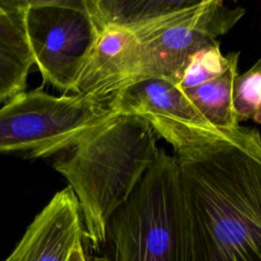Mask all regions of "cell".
<instances>
[{"mask_svg": "<svg viewBox=\"0 0 261 261\" xmlns=\"http://www.w3.org/2000/svg\"><path fill=\"white\" fill-rule=\"evenodd\" d=\"M7 10V3L6 1L0 2V13H4Z\"/></svg>", "mask_w": 261, "mask_h": 261, "instance_id": "cell-15", "label": "cell"}, {"mask_svg": "<svg viewBox=\"0 0 261 261\" xmlns=\"http://www.w3.org/2000/svg\"><path fill=\"white\" fill-rule=\"evenodd\" d=\"M114 261H187V209L177 160L159 156L107 228Z\"/></svg>", "mask_w": 261, "mask_h": 261, "instance_id": "cell-3", "label": "cell"}, {"mask_svg": "<svg viewBox=\"0 0 261 261\" xmlns=\"http://www.w3.org/2000/svg\"><path fill=\"white\" fill-rule=\"evenodd\" d=\"M239 59L240 51L231 52L230 63L224 71L181 91L195 108L214 127L228 136L234 135L241 126L237 119L232 102Z\"/></svg>", "mask_w": 261, "mask_h": 261, "instance_id": "cell-11", "label": "cell"}, {"mask_svg": "<svg viewBox=\"0 0 261 261\" xmlns=\"http://www.w3.org/2000/svg\"><path fill=\"white\" fill-rule=\"evenodd\" d=\"M158 136L144 118L115 113L83 136L53 167L73 190L85 238L95 249L107 241V223L157 160Z\"/></svg>", "mask_w": 261, "mask_h": 261, "instance_id": "cell-2", "label": "cell"}, {"mask_svg": "<svg viewBox=\"0 0 261 261\" xmlns=\"http://www.w3.org/2000/svg\"><path fill=\"white\" fill-rule=\"evenodd\" d=\"M85 238L79 200L70 186L57 192L3 261H66Z\"/></svg>", "mask_w": 261, "mask_h": 261, "instance_id": "cell-9", "label": "cell"}, {"mask_svg": "<svg viewBox=\"0 0 261 261\" xmlns=\"http://www.w3.org/2000/svg\"><path fill=\"white\" fill-rule=\"evenodd\" d=\"M233 109L239 123L252 118L261 105V57L234 80Z\"/></svg>", "mask_w": 261, "mask_h": 261, "instance_id": "cell-12", "label": "cell"}, {"mask_svg": "<svg viewBox=\"0 0 261 261\" xmlns=\"http://www.w3.org/2000/svg\"><path fill=\"white\" fill-rule=\"evenodd\" d=\"M66 261H89L87 258L84 248H83V243L77 244L72 251L69 253Z\"/></svg>", "mask_w": 261, "mask_h": 261, "instance_id": "cell-13", "label": "cell"}, {"mask_svg": "<svg viewBox=\"0 0 261 261\" xmlns=\"http://www.w3.org/2000/svg\"><path fill=\"white\" fill-rule=\"evenodd\" d=\"M35 64L45 83L66 95L95 40L85 0L14 1Z\"/></svg>", "mask_w": 261, "mask_h": 261, "instance_id": "cell-5", "label": "cell"}, {"mask_svg": "<svg viewBox=\"0 0 261 261\" xmlns=\"http://www.w3.org/2000/svg\"><path fill=\"white\" fill-rule=\"evenodd\" d=\"M187 209V261H261V135L174 153Z\"/></svg>", "mask_w": 261, "mask_h": 261, "instance_id": "cell-1", "label": "cell"}, {"mask_svg": "<svg viewBox=\"0 0 261 261\" xmlns=\"http://www.w3.org/2000/svg\"><path fill=\"white\" fill-rule=\"evenodd\" d=\"M109 113L107 105L82 95L23 91L0 108V153L43 158L65 151Z\"/></svg>", "mask_w": 261, "mask_h": 261, "instance_id": "cell-4", "label": "cell"}, {"mask_svg": "<svg viewBox=\"0 0 261 261\" xmlns=\"http://www.w3.org/2000/svg\"><path fill=\"white\" fill-rule=\"evenodd\" d=\"M205 1L188 0L185 5L156 17L96 30L95 40L74 83L72 94L106 105L114 84L126 70L140 45L166 29L191 17Z\"/></svg>", "mask_w": 261, "mask_h": 261, "instance_id": "cell-8", "label": "cell"}, {"mask_svg": "<svg viewBox=\"0 0 261 261\" xmlns=\"http://www.w3.org/2000/svg\"><path fill=\"white\" fill-rule=\"evenodd\" d=\"M107 107L115 113L146 119L157 136L173 148L174 153L233 136L214 127L166 79L149 80L123 89L108 101Z\"/></svg>", "mask_w": 261, "mask_h": 261, "instance_id": "cell-7", "label": "cell"}, {"mask_svg": "<svg viewBox=\"0 0 261 261\" xmlns=\"http://www.w3.org/2000/svg\"><path fill=\"white\" fill-rule=\"evenodd\" d=\"M244 13L242 7L230 8L222 1L206 0L197 13L140 45L126 70L112 87L108 101L133 85L169 77L189 55L227 33Z\"/></svg>", "mask_w": 261, "mask_h": 261, "instance_id": "cell-6", "label": "cell"}, {"mask_svg": "<svg viewBox=\"0 0 261 261\" xmlns=\"http://www.w3.org/2000/svg\"><path fill=\"white\" fill-rule=\"evenodd\" d=\"M0 13V103L27 88L29 71L35 64L14 1H6Z\"/></svg>", "mask_w": 261, "mask_h": 261, "instance_id": "cell-10", "label": "cell"}, {"mask_svg": "<svg viewBox=\"0 0 261 261\" xmlns=\"http://www.w3.org/2000/svg\"><path fill=\"white\" fill-rule=\"evenodd\" d=\"M252 118H253V120H254L255 122L261 124V105H260V107L255 111V113L253 114Z\"/></svg>", "mask_w": 261, "mask_h": 261, "instance_id": "cell-14", "label": "cell"}]
</instances>
